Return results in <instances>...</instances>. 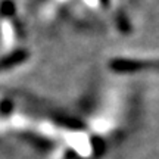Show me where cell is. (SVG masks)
Returning a JSON list of instances; mask_svg holds the SVG:
<instances>
[{
    "label": "cell",
    "instance_id": "1",
    "mask_svg": "<svg viewBox=\"0 0 159 159\" xmlns=\"http://www.w3.org/2000/svg\"><path fill=\"white\" fill-rule=\"evenodd\" d=\"M24 30L15 0H0V52L22 47Z\"/></svg>",
    "mask_w": 159,
    "mask_h": 159
},
{
    "label": "cell",
    "instance_id": "2",
    "mask_svg": "<svg viewBox=\"0 0 159 159\" xmlns=\"http://www.w3.org/2000/svg\"><path fill=\"white\" fill-rule=\"evenodd\" d=\"M108 68L114 74H139L159 69V53H121L109 59Z\"/></svg>",
    "mask_w": 159,
    "mask_h": 159
},
{
    "label": "cell",
    "instance_id": "3",
    "mask_svg": "<svg viewBox=\"0 0 159 159\" xmlns=\"http://www.w3.org/2000/svg\"><path fill=\"white\" fill-rule=\"evenodd\" d=\"M31 59V50L25 46L11 52H0V75L22 66Z\"/></svg>",
    "mask_w": 159,
    "mask_h": 159
},
{
    "label": "cell",
    "instance_id": "4",
    "mask_svg": "<svg viewBox=\"0 0 159 159\" xmlns=\"http://www.w3.org/2000/svg\"><path fill=\"white\" fill-rule=\"evenodd\" d=\"M72 2L74 0H43V11H44L46 16L49 13H56V12H61L62 9L68 7V6H72Z\"/></svg>",
    "mask_w": 159,
    "mask_h": 159
}]
</instances>
